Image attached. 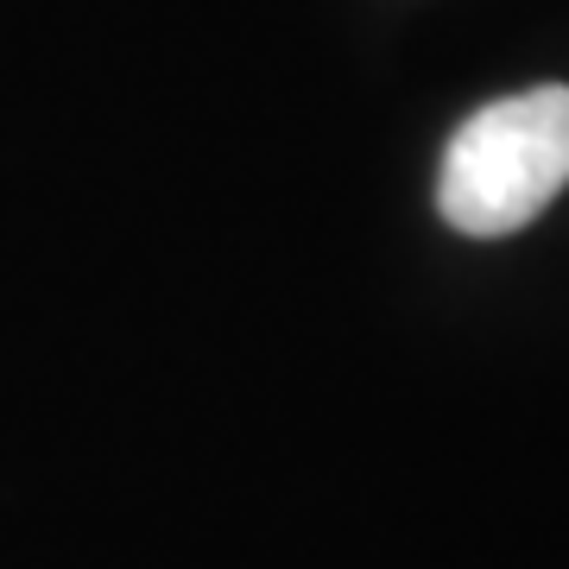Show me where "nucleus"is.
Masks as SVG:
<instances>
[{
	"mask_svg": "<svg viewBox=\"0 0 569 569\" xmlns=\"http://www.w3.org/2000/svg\"><path fill=\"white\" fill-rule=\"evenodd\" d=\"M569 183V89L545 82L526 96L468 114L443 152L437 203L462 234H512L545 216V203Z\"/></svg>",
	"mask_w": 569,
	"mask_h": 569,
	"instance_id": "f257e3e1",
	"label": "nucleus"
}]
</instances>
